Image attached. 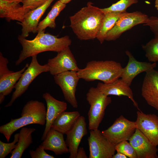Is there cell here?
Wrapping results in <instances>:
<instances>
[{"label":"cell","mask_w":158,"mask_h":158,"mask_svg":"<svg viewBox=\"0 0 158 158\" xmlns=\"http://www.w3.org/2000/svg\"><path fill=\"white\" fill-rule=\"evenodd\" d=\"M138 2L137 0H120L108 7L101 9L105 14L112 12H126L128 7Z\"/></svg>","instance_id":"cell-28"},{"label":"cell","mask_w":158,"mask_h":158,"mask_svg":"<svg viewBox=\"0 0 158 158\" xmlns=\"http://www.w3.org/2000/svg\"><path fill=\"white\" fill-rule=\"evenodd\" d=\"M31 62L28 67L24 72L18 82L16 84L10 101L4 106H11L18 98L21 96L27 90L32 81L38 75L43 72L49 71V68L47 63L41 65L39 63L37 55L32 56Z\"/></svg>","instance_id":"cell-6"},{"label":"cell","mask_w":158,"mask_h":158,"mask_svg":"<svg viewBox=\"0 0 158 158\" xmlns=\"http://www.w3.org/2000/svg\"><path fill=\"white\" fill-rule=\"evenodd\" d=\"M87 134L85 118L80 116L73 128L66 134L65 141L69 150V158H76L82 139Z\"/></svg>","instance_id":"cell-15"},{"label":"cell","mask_w":158,"mask_h":158,"mask_svg":"<svg viewBox=\"0 0 158 158\" xmlns=\"http://www.w3.org/2000/svg\"><path fill=\"white\" fill-rule=\"evenodd\" d=\"M136 128L135 121H130L121 115L112 125L102 132L109 142L115 145L123 141L129 140Z\"/></svg>","instance_id":"cell-7"},{"label":"cell","mask_w":158,"mask_h":158,"mask_svg":"<svg viewBox=\"0 0 158 158\" xmlns=\"http://www.w3.org/2000/svg\"><path fill=\"white\" fill-rule=\"evenodd\" d=\"M36 130L34 128L23 127L19 133L18 141L16 147L11 152L10 158H20L24 151L32 143V134Z\"/></svg>","instance_id":"cell-24"},{"label":"cell","mask_w":158,"mask_h":158,"mask_svg":"<svg viewBox=\"0 0 158 158\" xmlns=\"http://www.w3.org/2000/svg\"><path fill=\"white\" fill-rule=\"evenodd\" d=\"M19 3L0 0V17L5 18L8 22L11 20L22 22L26 14L31 10Z\"/></svg>","instance_id":"cell-20"},{"label":"cell","mask_w":158,"mask_h":158,"mask_svg":"<svg viewBox=\"0 0 158 158\" xmlns=\"http://www.w3.org/2000/svg\"><path fill=\"white\" fill-rule=\"evenodd\" d=\"M137 158H158L157 146L154 145L138 128L129 140Z\"/></svg>","instance_id":"cell-14"},{"label":"cell","mask_w":158,"mask_h":158,"mask_svg":"<svg viewBox=\"0 0 158 158\" xmlns=\"http://www.w3.org/2000/svg\"><path fill=\"white\" fill-rule=\"evenodd\" d=\"M19 133L15 134L14 139L11 143H5L0 140V158H4L16 147L18 141Z\"/></svg>","instance_id":"cell-30"},{"label":"cell","mask_w":158,"mask_h":158,"mask_svg":"<svg viewBox=\"0 0 158 158\" xmlns=\"http://www.w3.org/2000/svg\"><path fill=\"white\" fill-rule=\"evenodd\" d=\"M47 63L49 72L54 76L67 71L77 72L80 69L69 47L58 53L55 57L49 59Z\"/></svg>","instance_id":"cell-11"},{"label":"cell","mask_w":158,"mask_h":158,"mask_svg":"<svg viewBox=\"0 0 158 158\" xmlns=\"http://www.w3.org/2000/svg\"><path fill=\"white\" fill-rule=\"evenodd\" d=\"M44 147L41 145L35 150H30L29 153L32 158H54L53 155H50L45 151Z\"/></svg>","instance_id":"cell-31"},{"label":"cell","mask_w":158,"mask_h":158,"mask_svg":"<svg viewBox=\"0 0 158 158\" xmlns=\"http://www.w3.org/2000/svg\"><path fill=\"white\" fill-rule=\"evenodd\" d=\"M116 151L129 158H137L134 149L127 140L123 141L115 145Z\"/></svg>","instance_id":"cell-29"},{"label":"cell","mask_w":158,"mask_h":158,"mask_svg":"<svg viewBox=\"0 0 158 158\" xmlns=\"http://www.w3.org/2000/svg\"><path fill=\"white\" fill-rule=\"evenodd\" d=\"M46 111L44 104L37 100H30L24 106L21 117L12 119L10 122L0 127V132L9 142L12 134L22 127L31 124L44 126L46 124Z\"/></svg>","instance_id":"cell-3"},{"label":"cell","mask_w":158,"mask_h":158,"mask_svg":"<svg viewBox=\"0 0 158 158\" xmlns=\"http://www.w3.org/2000/svg\"><path fill=\"white\" fill-rule=\"evenodd\" d=\"M137 128L154 145H158V116L154 114L137 112L135 121Z\"/></svg>","instance_id":"cell-12"},{"label":"cell","mask_w":158,"mask_h":158,"mask_svg":"<svg viewBox=\"0 0 158 158\" xmlns=\"http://www.w3.org/2000/svg\"><path fill=\"white\" fill-rule=\"evenodd\" d=\"M8 61L4 56L2 53H0V77L9 74L13 71H10L7 66Z\"/></svg>","instance_id":"cell-33"},{"label":"cell","mask_w":158,"mask_h":158,"mask_svg":"<svg viewBox=\"0 0 158 158\" xmlns=\"http://www.w3.org/2000/svg\"><path fill=\"white\" fill-rule=\"evenodd\" d=\"M143 25L149 26L154 37L158 38V17L153 16L149 17L147 22Z\"/></svg>","instance_id":"cell-32"},{"label":"cell","mask_w":158,"mask_h":158,"mask_svg":"<svg viewBox=\"0 0 158 158\" xmlns=\"http://www.w3.org/2000/svg\"><path fill=\"white\" fill-rule=\"evenodd\" d=\"M87 139L89 158H112L116 151L111 143L98 129L90 130Z\"/></svg>","instance_id":"cell-8"},{"label":"cell","mask_w":158,"mask_h":158,"mask_svg":"<svg viewBox=\"0 0 158 158\" xmlns=\"http://www.w3.org/2000/svg\"><path fill=\"white\" fill-rule=\"evenodd\" d=\"M129 60L127 64L123 68L121 78L130 86L134 78L139 74L145 72L151 69H154L157 63L139 61L136 60L131 53L128 51H126Z\"/></svg>","instance_id":"cell-17"},{"label":"cell","mask_w":158,"mask_h":158,"mask_svg":"<svg viewBox=\"0 0 158 158\" xmlns=\"http://www.w3.org/2000/svg\"><path fill=\"white\" fill-rule=\"evenodd\" d=\"M41 145L45 150L53 151L56 155L69 152L63 134L51 128Z\"/></svg>","instance_id":"cell-21"},{"label":"cell","mask_w":158,"mask_h":158,"mask_svg":"<svg viewBox=\"0 0 158 158\" xmlns=\"http://www.w3.org/2000/svg\"><path fill=\"white\" fill-rule=\"evenodd\" d=\"M45 30L38 32L35 37L28 40L21 35L18 39L22 47L18 59L15 65H19L26 59L40 53L52 51L58 53L71 43V40L68 36L59 38L49 33H45Z\"/></svg>","instance_id":"cell-2"},{"label":"cell","mask_w":158,"mask_h":158,"mask_svg":"<svg viewBox=\"0 0 158 158\" xmlns=\"http://www.w3.org/2000/svg\"><path fill=\"white\" fill-rule=\"evenodd\" d=\"M77 111L62 112L52 123L51 128L63 135L70 130L80 116Z\"/></svg>","instance_id":"cell-22"},{"label":"cell","mask_w":158,"mask_h":158,"mask_svg":"<svg viewBox=\"0 0 158 158\" xmlns=\"http://www.w3.org/2000/svg\"><path fill=\"white\" fill-rule=\"evenodd\" d=\"M10 2H21L23 0H4Z\"/></svg>","instance_id":"cell-38"},{"label":"cell","mask_w":158,"mask_h":158,"mask_svg":"<svg viewBox=\"0 0 158 158\" xmlns=\"http://www.w3.org/2000/svg\"><path fill=\"white\" fill-rule=\"evenodd\" d=\"M97 89L107 96L114 95L127 97L132 102L135 106L139 111L137 103L134 99L132 91L126 83L121 79H118L114 81L109 83L99 82L96 87Z\"/></svg>","instance_id":"cell-19"},{"label":"cell","mask_w":158,"mask_h":158,"mask_svg":"<svg viewBox=\"0 0 158 158\" xmlns=\"http://www.w3.org/2000/svg\"><path fill=\"white\" fill-rule=\"evenodd\" d=\"M142 48L145 52V56L150 61H158V38L151 39Z\"/></svg>","instance_id":"cell-27"},{"label":"cell","mask_w":158,"mask_h":158,"mask_svg":"<svg viewBox=\"0 0 158 158\" xmlns=\"http://www.w3.org/2000/svg\"><path fill=\"white\" fill-rule=\"evenodd\" d=\"M128 157L124 154L118 152L114 154L112 158H127Z\"/></svg>","instance_id":"cell-36"},{"label":"cell","mask_w":158,"mask_h":158,"mask_svg":"<svg viewBox=\"0 0 158 158\" xmlns=\"http://www.w3.org/2000/svg\"><path fill=\"white\" fill-rule=\"evenodd\" d=\"M149 17L139 11L125 13L116 22L114 27L107 33L105 40L114 41L120 37L122 34L139 24H145Z\"/></svg>","instance_id":"cell-9"},{"label":"cell","mask_w":158,"mask_h":158,"mask_svg":"<svg viewBox=\"0 0 158 158\" xmlns=\"http://www.w3.org/2000/svg\"><path fill=\"white\" fill-rule=\"evenodd\" d=\"M86 152L83 147L78 148L76 158H87Z\"/></svg>","instance_id":"cell-35"},{"label":"cell","mask_w":158,"mask_h":158,"mask_svg":"<svg viewBox=\"0 0 158 158\" xmlns=\"http://www.w3.org/2000/svg\"><path fill=\"white\" fill-rule=\"evenodd\" d=\"M66 4L58 0L52 6L47 16L39 22L37 26V32L45 30L47 27L54 28L56 26L55 20L60 13L66 7Z\"/></svg>","instance_id":"cell-25"},{"label":"cell","mask_w":158,"mask_h":158,"mask_svg":"<svg viewBox=\"0 0 158 158\" xmlns=\"http://www.w3.org/2000/svg\"><path fill=\"white\" fill-rule=\"evenodd\" d=\"M93 4L88 2L86 6L69 17L70 27L80 40L96 38L102 27L105 14Z\"/></svg>","instance_id":"cell-1"},{"label":"cell","mask_w":158,"mask_h":158,"mask_svg":"<svg viewBox=\"0 0 158 158\" xmlns=\"http://www.w3.org/2000/svg\"><path fill=\"white\" fill-rule=\"evenodd\" d=\"M47 0H23L21 3L25 7L34 9L41 6Z\"/></svg>","instance_id":"cell-34"},{"label":"cell","mask_w":158,"mask_h":158,"mask_svg":"<svg viewBox=\"0 0 158 158\" xmlns=\"http://www.w3.org/2000/svg\"><path fill=\"white\" fill-rule=\"evenodd\" d=\"M54 0H47L41 6L30 10L26 14L22 22L18 23L22 27L20 35L26 38L30 33L37 32L40 19Z\"/></svg>","instance_id":"cell-18"},{"label":"cell","mask_w":158,"mask_h":158,"mask_svg":"<svg viewBox=\"0 0 158 158\" xmlns=\"http://www.w3.org/2000/svg\"><path fill=\"white\" fill-rule=\"evenodd\" d=\"M126 12H112L105 14L102 27L96 38L101 44H102L105 40L107 33L114 27L119 18Z\"/></svg>","instance_id":"cell-26"},{"label":"cell","mask_w":158,"mask_h":158,"mask_svg":"<svg viewBox=\"0 0 158 158\" xmlns=\"http://www.w3.org/2000/svg\"><path fill=\"white\" fill-rule=\"evenodd\" d=\"M123 68L120 63L114 61L92 60L77 73L80 79L86 81L98 80L107 84L121 78Z\"/></svg>","instance_id":"cell-4"},{"label":"cell","mask_w":158,"mask_h":158,"mask_svg":"<svg viewBox=\"0 0 158 158\" xmlns=\"http://www.w3.org/2000/svg\"><path fill=\"white\" fill-rule=\"evenodd\" d=\"M62 3L66 4L69 2L71 0H59Z\"/></svg>","instance_id":"cell-37"},{"label":"cell","mask_w":158,"mask_h":158,"mask_svg":"<svg viewBox=\"0 0 158 158\" xmlns=\"http://www.w3.org/2000/svg\"><path fill=\"white\" fill-rule=\"evenodd\" d=\"M86 96V100L90 105L87 114L88 129L90 130L98 129L104 117L106 108L111 102V98L97 87H90Z\"/></svg>","instance_id":"cell-5"},{"label":"cell","mask_w":158,"mask_h":158,"mask_svg":"<svg viewBox=\"0 0 158 158\" xmlns=\"http://www.w3.org/2000/svg\"><path fill=\"white\" fill-rule=\"evenodd\" d=\"M141 94L148 105L158 110V71L154 69L146 72Z\"/></svg>","instance_id":"cell-13"},{"label":"cell","mask_w":158,"mask_h":158,"mask_svg":"<svg viewBox=\"0 0 158 158\" xmlns=\"http://www.w3.org/2000/svg\"><path fill=\"white\" fill-rule=\"evenodd\" d=\"M28 63L21 70L0 77V104L4 100L5 97L12 92L13 89L21 77L22 74L28 67Z\"/></svg>","instance_id":"cell-23"},{"label":"cell","mask_w":158,"mask_h":158,"mask_svg":"<svg viewBox=\"0 0 158 158\" xmlns=\"http://www.w3.org/2000/svg\"><path fill=\"white\" fill-rule=\"evenodd\" d=\"M80 79L77 71H69L54 76L55 83L60 87L65 99L74 108L78 107L75 93Z\"/></svg>","instance_id":"cell-10"},{"label":"cell","mask_w":158,"mask_h":158,"mask_svg":"<svg viewBox=\"0 0 158 158\" xmlns=\"http://www.w3.org/2000/svg\"><path fill=\"white\" fill-rule=\"evenodd\" d=\"M43 98L47 105L45 127L41 138V141L46 138L47 134L57 118L67 109V104L64 101L58 100L48 92L44 93Z\"/></svg>","instance_id":"cell-16"},{"label":"cell","mask_w":158,"mask_h":158,"mask_svg":"<svg viewBox=\"0 0 158 158\" xmlns=\"http://www.w3.org/2000/svg\"><path fill=\"white\" fill-rule=\"evenodd\" d=\"M155 6L157 10H158V0H155Z\"/></svg>","instance_id":"cell-39"}]
</instances>
